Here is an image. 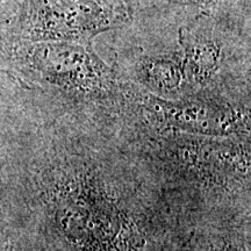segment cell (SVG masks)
Wrapping results in <instances>:
<instances>
[{"label":"cell","instance_id":"cell-6","mask_svg":"<svg viewBox=\"0 0 251 251\" xmlns=\"http://www.w3.org/2000/svg\"><path fill=\"white\" fill-rule=\"evenodd\" d=\"M174 1L180 5L197 6V7L206 9L208 13L209 9L214 11V9H218L221 6L228 4V0H174Z\"/></svg>","mask_w":251,"mask_h":251},{"label":"cell","instance_id":"cell-4","mask_svg":"<svg viewBox=\"0 0 251 251\" xmlns=\"http://www.w3.org/2000/svg\"><path fill=\"white\" fill-rule=\"evenodd\" d=\"M179 43L183 48V64L186 79L193 84H206L219 70L222 43L212 28L198 25L180 29Z\"/></svg>","mask_w":251,"mask_h":251},{"label":"cell","instance_id":"cell-7","mask_svg":"<svg viewBox=\"0 0 251 251\" xmlns=\"http://www.w3.org/2000/svg\"><path fill=\"white\" fill-rule=\"evenodd\" d=\"M13 1L14 0H0V21L4 20Z\"/></svg>","mask_w":251,"mask_h":251},{"label":"cell","instance_id":"cell-1","mask_svg":"<svg viewBox=\"0 0 251 251\" xmlns=\"http://www.w3.org/2000/svg\"><path fill=\"white\" fill-rule=\"evenodd\" d=\"M130 19L124 0H14L4 21L24 41L91 45L97 35Z\"/></svg>","mask_w":251,"mask_h":251},{"label":"cell","instance_id":"cell-5","mask_svg":"<svg viewBox=\"0 0 251 251\" xmlns=\"http://www.w3.org/2000/svg\"><path fill=\"white\" fill-rule=\"evenodd\" d=\"M137 72L141 83L153 93L161 96H170L178 92L187 80L181 57H146L141 62Z\"/></svg>","mask_w":251,"mask_h":251},{"label":"cell","instance_id":"cell-3","mask_svg":"<svg viewBox=\"0 0 251 251\" xmlns=\"http://www.w3.org/2000/svg\"><path fill=\"white\" fill-rule=\"evenodd\" d=\"M147 109L166 124L203 135H228L246 128V117L227 102L206 98L169 100L147 94Z\"/></svg>","mask_w":251,"mask_h":251},{"label":"cell","instance_id":"cell-2","mask_svg":"<svg viewBox=\"0 0 251 251\" xmlns=\"http://www.w3.org/2000/svg\"><path fill=\"white\" fill-rule=\"evenodd\" d=\"M30 67L52 85L83 97L101 98L118 93L115 74L91 45L43 41L28 46Z\"/></svg>","mask_w":251,"mask_h":251}]
</instances>
